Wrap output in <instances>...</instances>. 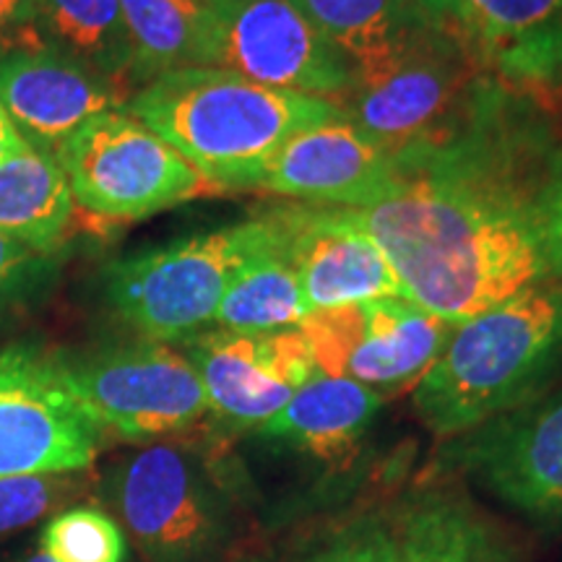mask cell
I'll return each instance as SVG.
<instances>
[{"label":"cell","mask_w":562,"mask_h":562,"mask_svg":"<svg viewBox=\"0 0 562 562\" xmlns=\"http://www.w3.org/2000/svg\"><path fill=\"white\" fill-rule=\"evenodd\" d=\"M560 186L558 115L480 76L442 128L393 151L381 203L336 211L383 250L406 300L459 326L554 277Z\"/></svg>","instance_id":"cell-1"},{"label":"cell","mask_w":562,"mask_h":562,"mask_svg":"<svg viewBox=\"0 0 562 562\" xmlns=\"http://www.w3.org/2000/svg\"><path fill=\"white\" fill-rule=\"evenodd\" d=\"M123 110L191 161L216 195L252 193L286 140L347 115L334 100L261 87L211 66L167 70L133 91Z\"/></svg>","instance_id":"cell-2"},{"label":"cell","mask_w":562,"mask_h":562,"mask_svg":"<svg viewBox=\"0 0 562 562\" xmlns=\"http://www.w3.org/2000/svg\"><path fill=\"white\" fill-rule=\"evenodd\" d=\"M560 375L562 277H550L459 323L412 389V409L451 440L539 396Z\"/></svg>","instance_id":"cell-3"},{"label":"cell","mask_w":562,"mask_h":562,"mask_svg":"<svg viewBox=\"0 0 562 562\" xmlns=\"http://www.w3.org/2000/svg\"><path fill=\"white\" fill-rule=\"evenodd\" d=\"M305 533L311 562H533L516 531L451 482L375 495Z\"/></svg>","instance_id":"cell-4"},{"label":"cell","mask_w":562,"mask_h":562,"mask_svg":"<svg viewBox=\"0 0 562 562\" xmlns=\"http://www.w3.org/2000/svg\"><path fill=\"white\" fill-rule=\"evenodd\" d=\"M277 235L273 211L240 224L199 232L110 263V311L138 339L182 344L214 326L224 292L245 263Z\"/></svg>","instance_id":"cell-5"},{"label":"cell","mask_w":562,"mask_h":562,"mask_svg":"<svg viewBox=\"0 0 562 562\" xmlns=\"http://www.w3.org/2000/svg\"><path fill=\"white\" fill-rule=\"evenodd\" d=\"M55 159L76 209L100 222H138L216 195L191 161L125 110L89 117L63 140Z\"/></svg>","instance_id":"cell-6"},{"label":"cell","mask_w":562,"mask_h":562,"mask_svg":"<svg viewBox=\"0 0 562 562\" xmlns=\"http://www.w3.org/2000/svg\"><path fill=\"white\" fill-rule=\"evenodd\" d=\"M108 501L149 562H211L227 539V503L203 459L149 442L110 472Z\"/></svg>","instance_id":"cell-7"},{"label":"cell","mask_w":562,"mask_h":562,"mask_svg":"<svg viewBox=\"0 0 562 562\" xmlns=\"http://www.w3.org/2000/svg\"><path fill=\"white\" fill-rule=\"evenodd\" d=\"M63 378L102 435L159 442L206 417L209 398L199 372L172 344L138 339L60 360Z\"/></svg>","instance_id":"cell-8"},{"label":"cell","mask_w":562,"mask_h":562,"mask_svg":"<svg viewBox=\"0 0 562 562\" xmlns=\"http://www.w3.org/2000/svg\"><path fill=\"white\" fill-rule=\"evenodd\" d=\"M199 66L227 68L261 87L341 102L355 70L294 0H206Z\"/></svg>","instance_id":"cell-9"},{"label":"cell","mask_w":562,"mask_h":562,"mask_svg":"<svg viewBox=\"0 0 562 562\" xmlns=\"http://www.w3.org/2000/svg\"><path fill=\"white\" fill-rule=\"evenodd\" d=\"M442 463L539 529H562V375L539 396L446 440Z\"/></svg>","instance_id":"cell-10"},{"label":"cell","mask_w":562,"mask_h":562,"mask_svg":"<svg viewBox=\"0 0 562 562\" xmlns=\"http://www.w3.org/2000/svg\"><path fill=\"white\" fill-rule=\"evenodd\" d=\"M480 76L453 30L427 24L402 53L355 76L339 104L357 128L396 151L451 121Z\"/></svg>","instance_id":"cell-11"},{"label":"cell","mask_w":562,"mask_h":562,"mask_svg":"<svg viewBox=\"0 0 562 562\" xmlns=\"http://www.w3.org/2000/svg\"><path fill=\"white\" fill-rule=\"evenodd\" d=\"M318 375L393 393L414 389L451 339L456 323L406 297L313 311L300 323Z\"/></svg>","instance_id":"cell-12"},{"label":"cell","mask_w":562,"mask_h":562,"mask_svg":"<svg viewBox=\"0 0 562 562\" xmlns=\"http://www.w3.org/2000/svg\"><path fill=\"white\" fill-rule=\"evenodd\" d=\"M102 430L63 378L58 357L11 344L0 349V480L87 472Z\"/></svg>","instance_id":"cell-13"},{"label":"cell","mask_w":562,"mask_h":562,"mask_svg":"<svg viewBox=\"0 0 562 562\" xmlns=\"http://www.w3.org/2000/svg\"><path fill=\"white\" fill-rule=\"evenodd\" d=\"M180 347L199 372L209 412L240 430L256 432L318 375L300 328L240 334L211 326Z\"/></svg>","instance_id":"cell-14"},{"label":"cell","mask_w":562,"mask_h":562,"mask_svg":"<svg viewBox=\"0 0 562 562\" xmlns=\"http://www.w3.org/2000/svg\"><path fill=\"white\" fill-rule=\"evenodd\" d=\"M128 89L45 37L0 47V104L34 149L53 154L89 117L123 110Z\"/></svg>","instance_id":"cell-15"},{"label":"cell","mask_w":562,"mask_h":562,"mask_svg":"<svg viewBox=\"0 0 562 562\" xmlns=\"http://www.w3.org/2000/svg\"><path fill=\"white\" fill-rule=\"evenodd\" d=\"M453 32L501 87L562 112V0H456Z\"/></svg>","instance_id":"cell-16"},{"label":"cell","mask_w":562,"mask_h":562,"mask_svg":"<svg viewBox=\"0 0 562 562\" xmlns=\"http://www.w3.org/2000/svg\"><path fill=\"white\" fill-rule=\"evenodd\" d=\"M393 188V151L347 115L313 125L273 154L252 193L315 209H368Z\"/></svg>","instance_id":"cell-17"},{"label":"cell","mask_w":562,"mask_h":562,"mask_svg":"<svg viewBox=\"0 0 562 562\" xmlns=\"http://www.w3.org/2000/svg\"><path fill=\"white\" fill-rule=\"evenodd\" d=\"M284 248L297 273L307 311L404 297L383 250L336 209L281 206Z\"/></svg>","instance_id":"cell-18"},{"label":"cell","mask_w":562,"mask_h":562,"mask_svg":"<svg viewBox=\"0 0 562 562\" xmlns=\"http://www.w3.org/2000/svg\"><path fill=\"white\" fill-rule=\"evenodd\" d=\"M383 402L381 393L349 378L315 375L256 432L315 461L341 463L357 453Z\"/></svg>","instance_id":"cell-19"},{"label":"cell","mask_w":562,"mask_h":562,"mask_svg":"<svg viewBox=\"0 0 562 562\" xmlns=\"http://www.w3.org/2000/svg\"><path fill=\"white\" fill-rule=\"evenodd\" d=\"M79 220L68 180L53 154L32 149L0 165V235L53 252Z\"/></svg>","instance_id":"cell-20"},{"label":"cell","mask_w":562,"mask_h":562,"mask_svg":"<svg viewBox=\"0 0 562 562\" xmlns=\"http://www.w3.org/2000/svg\"><path fill=\"white\" fill-rule=\"evenodd\" d=\"M294 5L347 58L355 76L383 66L432 24L406 0H294Z\"/></svg>","instance_id":"cell-21"},{"label":"cell","mask_w":562,"mask_h":562,"mask_svg":"<svg viewBox=\"0 0 562 562\" xmlns=\"http://www.w3.org/2000/svg\"><path fill=\"white\" fill-rule=\"evenodd\" d=\"M277 235L258 250L224 292L214 328L240 334H271L297 328L311 313L302 297L297 273L284 248V224L273 209Z\"/></svg>","instance_id":"cell-22"},{"label":"cell","mask_w":562,"mask_h":562,"mask_svg":"<svg viewBox=\"0 0 562 562\" xmlns=\"http://www.w3.org/2000/svg\"><path fill=\"white\" fill-rule=\"evenodd\" d=\"M131 42V94L167 70L199 66L206 0H121Z\"/></svg>","instance_id":"cell-23"},{"label":"cell","mask_w":562,"mask_h":562,"mask_svg":"<svg viewBox=\"0 0 562 562\" xmlns=\"http://www.w3.org/2000/svg\"><path fill=\"white\" fill-rule=\"evenodd\" d=\"M37 9L47 40L131 94V42L121 0H37Z\"/></svg>","instance_id":"cell-24"},{"label":"cell","mask_w":562,"mask_h":562,"mask_svg":"<svg viewBox=\"0 0 562 562\" xmlns=\"http://www.w3.org/2000/svg\"><path fill=\"white\" fill-rule=\"evenodd\" d=\"M42 550L55 562H123L125 537L108 513L89 505L58 510L42 529Z\"/></svg>","instance_id":"cell-25"},{"label":"cell","mask_w":562,"mask_h":562,"mask_svg":"<svg viewBox=\"0 0 562 562\" xmlns=\"http://www.w3.org/2000/svg\"><path fill=\"white\" fill-rule=\"evenodd\" d=\"M74 474L0 480V539L37 524L74 495Z\"/></svg>","instance_id":"cell-26"},{"label":"cell","mask_w":562,"mask_h":562,"mask_svg":"<svg viewBox=\"0 0 562 562\" xmlns=\"http://www.w3.org/2000/svg\"><path fill=\"white\" fill-rule=\"evenodd\" d=\"M40 258L42 252L32 250L30 245L0 235V311L21 290V284L30 277L34 263H40Z\"/></svg>","instance_id":"cell-27"},{"label":"cell","mask_w":562,"mask_h":562,"mask_svg":"<svg viewBox=\"0 0 562 562\" xmlns=\"http://www.w3.org/2000/svg\"><path fill=\"white\" fill-rule=\"evenodd\" d=\"M37 32H42L37 0H0V47Z\"/></svg>","instance_id":"cell-28"},{"label":"cell","mask_w":562,"mask_h":562,"mask_svg":"<svg viewBox=\"0 0 562 562\" xmlns=\"http://www.w3.org/2000/svg\"><path fill=\"white\" fill-rule=\"evenodd\" d=\"M240 562H311V550H307V537L305 529H300L292 537L277 539L263 550L248 554Z\"/></svg>","instance_id":"cell-29"},{"label":"cell","mask_w":562,"mask_h":562,"mask_svg":"<svg viewBox=\"0 0 562 562\" xmlns=\"http://www.w3.org/2000/svg\"><path fill=\"white\" fill-rule=\"evenodd\" d=\"M547 256H550L554 277H562V186L552 201L550 220H547Z\"/></svg>","instance_id":"cell-30"},{"label":"cell","mask_w":562,"mask_h":562,"mask_svg":"<svg viewBox=\"0 0 562 562\" xmlns=\"http://www.w3.org/2000/svg\"><path fill=\"white\" fill-rule=\"evenodd\" d=\"M30 149L32 146L26 144L24 136L16 131V125L11 123V117L5 115L3 104H0V165L13 157H19V154L30 151Z\"/></svg>","instance_id":"cell-31"},{"label":"cell","mask_w":562,"mask_h":562,"mask_svg":"<svg viewBox=\"0 0 562 562\" xmlns=\"http://www.w3.org/2000/svg\"><path fill=\"white\" fill-rule=\"evenodd\" d=\"M406 3L417 9L427 21H432V24L453 30L456 0H406Z\"/></svg>","instance_id":"cell-32"},{"label":"cell","mask_w":562,"mask_h":562,"mask_svg":"<svg viewBox=\"0 0 562 562\" xmlns=\"http://www.w3.org/2000/svg\"><path fill=\"white\" fill-rule=\"evenodd\" d=\"M24 562H55V560H53L50 554H47V552L42 550V547H40V550H34L32 554H26Z\"/></svg>","instance_id":"cell-33"}]
</instances>
